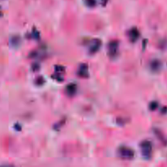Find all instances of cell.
<instances>
[{
    "label": "cell",
    "mask_w": 167,
    "mask_h": 167,
    "mask_svg": "<svg viewBox=\"0 0 167 167\" xmlns=\"http://www.w3.org/2000/svg\"><path fill=\"white\" fill-rule=\"evenodd\" d=\"M32 70H33V71H38V70H39V64L34 63L32 65Z\"/></svg>",
    "instance_id": "cell-15"
},
{
    "label": "cell",
    "mask_w": 167,
    "mask_h": 167,
    "mask_svg": "<svg viewBox=\"0 0 167 167\" xmlns=\"http://www.w3.org/2000/svg\"><path fill=\"white\" fill-rule=\"evenodd\" d=\"M77 74L79 75V77H87L89 75L88 72V65L87 64H82L78 68Z\"/></svg>",
    "instance_id": "cell-7"
},
{
    "label": "cell",
    "mask_w": 167,
    "mask_h": 167,
    "mask_svg": "<svg viewBox=\"0 0 167 167\" xmlns=\"http://www.w3.org/2000/svg\"><path fill=\"white\" fill-rule=\"evenodd\" d=\"M20 41H21L20 38L17 36H15V37H12V38L11 39L10 43L12 46H17V45L20 43Z\"/></svg>",
    "instance_id": "cell-10"
},
{
    "label": "cell",
    "mask_w": 167,
    "mask_h": 167,
    "mask_svg": "<svg viewBox=\"0 0 167 167\" xmlns=\"http://www.w3.org/2000/svg\"><path fill=\"white\" fill-rule=\"evenodd\" d=\"M118 154L121 159L131 160L135 157V152L133 149L126 146L120 147L118 150Z\"/></svg>",
    "instance_id": "cell-1"
},
{
    "label": "cell",
    "mask_w": 167,
    "mask_h": 167,
    "mask_svg": "<svg viewBox=\"0 0 167 167\" xmlns=\"http://www.w3.org/2000/svg\"><path fill=\"white\" fill-rule=\"evenodd\" d=\"M101 45H102V42L100 39H93L92 41L90 42V46H89V52L90 54H95L99 52Z\"/></svg>",
    "instance_id": "cell-4"
},
{
    "label": "cell",
    "mask_w": 167,
    "mask_h": 167,
    "mask_svg": "<svg viewBox=\"0 0 167 167\" xmlns=\"http://www.w3.org/2000/svg\"><path fill=\"white\" fill-rule=\"evenodd\" d=\"M85 3L86 5L89 8H93L96 5L97 2H96V0H85Z\"/></svg>",
    "instance_id": "cell-12"
},
{
    "label": "cell",
    "mask_w": 167,
    "mask_h": 167,
    "mask_svg": "<svg viewBox=\"0 0 167 167\" xmlns=\"http://www.w3.org/2000/svg\"><path fill=\"white\" fill-rule=\"evenodd\" d=\"M140 37V33H139V29L135 27L134 28H131L128 32V38L129 40L131 42V43H135L136 41H138V39H139Z\"/></svg>",
    "instance_id": "cell-5"
},
{
    "label": "cell",
    "mask_w": 167,
    "mask_h": 167,
    "mask_svg": "<svg viewBox=\"0 0 167 167\" xmlns=\"http://www.w3.org/2000/svg\"><path fill=\"white\" fill-rule=\"evenodd\" d=\"M32 35H33V37L34 38V39H39V33L38 32V31L36 30H33V33H32Z\"/></svg>",
    "instance_id": "cell-16"
},
{
    "label": "cell",
    "mask_w": 167,
    "mask_h": 167,
    "mask_svg": "<svg viewBox=\"0 0 167 167\" xmlns=\"http://www.w3.org/2000/svg\"><path fill=\"white\" fill-rule=\"evenodd\" d=\"M77 90V87L75 83H70L69 85H67L65 88V93L69 96H73L76 95Z\"/></svg>",
    "instance_id": "cell-6"
},
{
    "label": "cell",
    "mask_w": 167,
    "mask_h": 167,
    "mask_svg": "<svg viewBox=\"0 0 167 167\" xmlns=\"http://www.w3.org/2000/svg\"><path fill=\"white\" fill-rule=\"evenodd\" d=\"M154 132H155V135H157V138H158V139H159L162 142L166 141V140H165V139L164 138V136H163V134H162V132L159 131V130L156 129V130H154Z\"/></svg>",
    "instance_id": "cell-9"
},
{
    "label": "cell",
    "mask_w": 167,
    "mask_h": 167,
    "mask_svg": "<svg viewBox=\"0 0 167 167\" xmlns=\"http://www.w3.org/2000/svg\"><path fill=\"white\" fill-rule=\"evenodd\" d=\"M56 71L58 73H63L64 72V67L60 66V65L56 66Z\"/></svg>",
    "instance_id": "cell-14"
},
{
    "label": "cell",
    "mask_w": 167,
    "mask_h": 167,
    "mask_svg": "<svg viewBox=\"0 0 167 167\" xmlns=\"http://www.w3.org/2000/svg\"><path fill=\"white\" fill-rule=\"evenodd\" d=\"M118 46L119 42L117 40H113V41L109 42L108 45V54L110 57H115L118 55Z\"/></svg>",
    "instance_id": "cell-3"
},
{
    "label": "cell",
    "mask_w": 167,
    "mask_h": 167,
    "mask_svg": "<svg viewBox=\"0 0 167 167\" xmlns=\"http://www.w3.org/2000/svg\"><path fill=\"white\" fill-rule=\"evenodd\" d=\"M140 148H141L142 154L145 158H149L152 154V143L148 140H144L140 144Z\"/></svg>",
    "instance_id": "cell-2"
},
{
    "label": "cell",
    "mask_w": 167,
    "mask_h": 167,
    "mask_svg": "<svg viewBox=\"0 0 167 167\" xmlns=\"http://www.w3.org/2000/svg\"><path fill=\"white\" fill-rule=\"evenodd\" d=\"M157 108H158V103L157 101H152V102L149 104V109L150 110H156Z\"/></svg>",
    "instance_id": "cell-13"
},
{
    "label": "cell",
    "mask_w": 167,
    "mask_h": 167,
    "mask_svg": "<svg viewBox=\"0 0 167 167\" xmlns=\"http://www.w3.org/2000/svg\"><path fill=\"white\" fill-rule=\"evenodd\" d=\"M108 0H101V3H102V5H105L106 3H108Z\"/></svg>",
    "instance_id": "cell-17"
},
{
    "label": "cell",
    "mask_w": 167,
    "mask_h": 167,
    "mask_svg": "<svg viewBox=\"0 0 167 167\" xmlns=\"http://www.w3.org/2000/svg\"><path fill=\"white\" fill-rule=\"evenodd\" d=\"M44 83H45V79L42 76H39L35 79V84L37 86H43Z\"/></svg>",
    "instance_id": "cell-11"
},
{
    "label": "cell",
    "mask_w": 167,
    "mask_h": 167,
    "mask_svg": "<svg viewBox=\"0 0 167 167\" xmlns=\"http://www.w3.org/2000/svg\"><path fill=\"white\" fill-rule=\"evenodd\" d=\"M161 62L157 60H155L151 62V64H150V67H151V70H153V71H157L161 69Z\"/></svg>",
    "instance_id": "cell-8"
}]
</instances>
